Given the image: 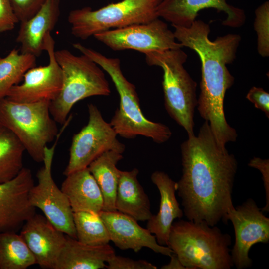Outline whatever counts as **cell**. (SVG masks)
I'll return each mask as SVG.
<instances>
[{"label":"cell","mask_w":269,"mask_h":269,"mask_svg":"<svg viewBox=\"0 0 269 269\" xmlns=\"http://www.w3.org/2000/svg\"><path fill=\"white\" fill-rule=\"evenodd\" d=\"M62 73V87L50 102V112L58 123L64 124L73 106L80 100L94 96H108V81L99 65L88 56H76L67 49L55 51Z\"/></svg>","instance_id":"obj_5"},{"label":"cell","mask_w":269,"mask_h":269,"mask_svg":"<svg viewBox=\"0 0 269 269\" xmlns=\"http://www.w3.org/2000/svg\"><path fill=\"white\" fill-rule=\"evenodd\" d=\"M248 166L258 169L262 175L266 194V204L261 209L263 212L269 211V160L254 157L251 159Z\"/></svg>","instance_id":"obj_32"},{"label":"cell","mask_w":269,"mask_h":269,"mask_svg":"<svg viewBox=\"0 0 269 269\" xmlns=\"http://www.w3.org/2000/svg\"><path fill=\"white\" fill-rule=\"evenodd\" d=\"M99 215L107 228L110 241L119 249L138 252L147 247L169 257L174 253L169 247L159 244L155 236L132 217L117 211H102Z\"/></svg>","instance_id":"obj_17"},{"label":"cell","mask_w":269,"mask_h":269,"mask_svg":"<svg viewBox=\"0 0 269 269\" xmlns=\"http://www.w3.org/2000/svg\"><path fill=\"white\" fill-rule=\"evenodd\" d=\"M36 57L13 49L4 57L0 56V99L6 97L9 90L23 80L24 74L36 66Z\"/></svg>","instance_id":"obj_26"},{"label":"cell","mask_w":269,"mask_h":269,"mask_svg":"<svg viewBox=\"0 0 269 269\" xmlns=\"http://www.w3.org/2000/svg\"><path fill=\"white\" fill-rule=\"evenodd\" d=\"M162 0H122L93 10L85 7L71 11L68 21L71 34L86 40L96 34L130 25L146 23L158 18Z\"/></svg>","instance_id":"obj_8"},{"label":"cell","mask_w":269,"mask_h":269,"mask_svg":"<svg viewBox=\"0 0 269 269\" xmlns=\"http://www.w3.org/2000/svg\"><path fill=\"white\" fill-rule=\"evenodd\" d=\"M36 264L33 255L20 234L0 233V269H26Z\"/></svg>","instance_id":"obj_25"},{"label":"cell","mask_w":269,"mask_h":269,"mask_svg":"<svg viewBox=\"0 0 269 269\" xmlns=\"http://www.w3.org/2000/svg\"><path fill=\"white\" fill-rule=\"evenodd\" d=\"M209 8L226 14V18L222 22L225 26L238 28L245 22L244 11L228 4L227 0H162L157 13L158 17L172 25L188 28L196 20L199 11Z\"/></svg>","instance_id":"obj_15"},{"label":"cell","mask_w":269,"mask_h":269,"mask_svg":"<svg viewBox=\"0 0 269 269\" xmlns=\"http://www.w3.org/2000/svg\"><path fill=\"white\" fill-rule=\"evenodd\" d=\"M18 22L9 0H0V35L12 30Z\"/></svg>","instance_id":"obj_31"},{"label":"cell","mask_w":269,"mask_h":269,"mask_svg":"<svg viewBox=\"0 0 269 269\" xmlns=\"http://www.w3.org/2000/svg\"><path fill=\"white\" fill-rule=\"evenodd\" d=\"M123 158L122 153L110 150L100 155L88 167L101 190L103 211H116L115 199L120 171L116 166Z\"/></svg>","instance_id":"obj_23"},{"label":"cell","mask_w":269,"mask_h":269,"mask_svg":"<svg viewBox=\"0 0 269 269\" xmlns=\"http://www.w3.org/2000/svg\"><path fill=\"white\" fill-rule=\"evenodd\" d=\"M25 151L16 135L0 124V183L12 179L23 169Z\"/></svg>","instance_id":"obj_24"},{"label":"cell","mask_w":269,"mask_h":269,"mask_svg":"<svg viewBox=\"0 0 269 269\" xmlns=\"http://www.w3.org/2000/svg\"><path fill=\"white\" fill-rule=\"evenodd\" d=\"M44 50L48 55V64L28 70L24 75L23 82L13 86L6 98L23 103L51 102L56 98L62 87V73L55 58V41L51 33L45 38Z\"/></svg>","instance_id":"obj_13"},{"label":"cell","mask_w":269,"mask_h":269,"mask_svg":"<svg viewBox=\"0 0 269 269\" xmlns=\"http://www.w3.org/2000/svg\"><path fill=\"white\" fill-rule=\"evenodd\" d=\"M230 236L204 222L173 223L167 246L187 269H230Z\"/></svg>","instance_id":"obj_4"},{"label":"cell","mask_w":269,"mask_h":269,"mask_svg":"<svg viewBox=\"0 0 269 269\" xmlns=\"http://www.w3.org/2000/svg\"><path fill=\"white\" fill-rule=\"evenodd\" d=\"M50 101L23 103L0 99V124L18 138L37 163L43 162L45 149L57 136V122L50 112Z\"/></svg>","instance_id":"obj_7"},{"label":"cell","mask_w":269,"mask_h":269,"mask_svg":"<svg viewBox=\"0 0 269 269\" xmlns=\"http://www.w3.org/2000/svg\"><path fill=\"white\" fill-rule=\"evenodd\" d=\"M88 111L87 124L72 137L68 162L63 171L65 176L88 167L106 151L113 150L123 154L125 151V145L118 140L117 133L104 119L97 107L88 104Z\"/></svg>","instance_id":"obj_9"},{"label":"cell","mask_w":269,"mask_h":269,"mask_svg":"<svg viewBox=\"0 0 269 269\" xmlns=\"http://www.w3.org/2000/svg\"><path fill=\"white\" fill-rule=\"evenodd\" d=\"M171 259L168 264L161 267V269H187L180 261L177 256L173 253L170 257Z\"/></svg>","instance_id":"obj_34"},{"label":"cell","mask_w":269,"mask_h":269,"mask_svg":"<svg viewBox=\"0 0 269 269\" xmlns=\"http://www.w3.org/2000/svg\"><path fill=\"white\" fill-rule=\"evenodd\" d=\"M108 269H156V266L143 260H135L116 254L110 257L107 262Z\"/></svg>","instance_id":"obj_30"},{"label":"cell","mask_w":269,"mask_h":269,"mask_svg":"<svg viewBox=\"0 0 269 269\" xmlns=\"http://www.w3.org/2000/svg\"><path fill=\"white\" fill-rule=\"evenodd\" d=\"M20 235L41 268L54 269L66 234L44 215L35 213L21 228Z\"/></svg>","instance_id":"obj_16"},{"label":"cell","mask_w":269,"mask_h":269,"mask_svg":"<svg viewBox=\"0 0 269 269\" xmlns=\"http://www.w3.org/2000/svg\"><path fill=\"white\" fill-rule=\"evenodd\" d=\"M139 170L120 171L115 199L116 211L136 221H147L152 215L150 202L137 179Z\"/></svg>","instance_id":"obj_22"},{"label":"cell","mask_w":269,"mask_h":269,"mask_svg":"<svg viewBox=\"0 0 269 269\" xmlns=\"http://www.w3.org/2000/svg\"><path fill=\"white\" fill-rule=\"evenodd\" d=\"M60 13V0H46L34 16L20 22L16 39L20 52L39 56L44 50L45 38L55 27Z\"/></svg>","instance_id":"obj_19"},{"label":"cell","mask_w":269,"mask_h":269,"mask_svg":"<svg viewBox=\"0 0 269 269\" xmlns=\"http://www.w3.org/2000/svg\"><path fill=\"white\" fill-rule=\"evenodd\" d=\"M144 54L148 65L159 66L163 70L162 84L168 114L185 129L188 136L194 135V114L198 100L197 83L183 66L187 55L181 48Z\"/></svg>","instance_id":"obj_6"},{"label":"cell","mask_w":269,"mask_h":269,"mask_svg":"<svg viewBox=\"0 0 269 269\" xmlns=\"http://www.w3.org/2000/svg\"><path fill=\"white\" fill-rule=\"evenodd\" d=\"M73 47L97 63L113 81L120 104L109 123L117 135L126 139L144 136L159 144L170 139L172 132L168 126L150 121L143 115L135 87L123 75L119 58L107 57L79 43H74Z\"/></svg>","instance_id":"obj_3"},{"label":"cell","mask_w":269,"mask_h":269,"mask_svg":"<svg viewBox=\"0 0 269 269\" xmlns=\"http://www.w3.org/2000/svg\"><path fill=\"white\" fill-rule=\"evenodd\" d=\"M227 220H230L235 233V243L231 255L238 269L249 268L252 261L249 256L252 246L269 241V218L266 217L252 199L230 209Z\"/></svg>","instance_id":"obj_12"},{"label":"cell","mask_w":269,"mask_h":269,"mask_svg":"<svg viewBox=\"0 0 269 269\" xmlns=\"http://www.w3.org/2000/svg\"><path fill=\"white\" fill-rule=\"evenodd\" d=\"M46 0H9L19 22L26 21L34 16Z\"/></svg>","instance_id":"obj_29"},{"label":"cell","mask_w":269,"mask_h":269,"mask_svg":"<svg viewBox=\"0 0 269 269\" xmlns=\"http://www.w3.org/2000/svg\"><path fill=\"white\" fill-rule=\"evenodd\" d=\"M76 239L85 244L101 246L109 243L107 228L99 214L87 212H73Z\"/></svg>","instance_id":"obj_27"},{"label":"cell","mask_w":269,"mask_h":269,"mask_svg":"<svg viewBox=\"0 0 269 269\" xmlns=\"http://www.w3.org/2000/svg\"><path fill=\"white\" fill-rule=\"evenodd\" d=\"M246 98L254 104L255 107L261 110L269 118V94L263 88L252 87L246 95Z\"/></svg>","instance_id":"obj_33"},{"label":"cell","mask_w":269,"mask_h":269,"mask_svg":"<svg viewBox=\"0 0 269 269\" xmlns=\"http://www.w3.org/2000/svg\"><path fill=\"white\" fill-rule=\"evenodd\" d=\"M60 188L73 212L87 211L99 214L103 211L101 190L88 167L66 176Z\"/></svg>","instance_id":"obj_20"},{"label":"cell","mask_w":269,"mask_h":269,"mask_svg":"<svg viewBox=\"0 0 269 269\" xmlns=\"http://www.w3.org/2000/svg\"><path fill=\"white\" fill-rule=\"evenodd\" d=\"M151 179L159 190L160 202L157 214H152L147 220L146 227L151 233L155 235L159 244L167 246L174 220L181 218L184 215L175 195L177 182L167 174L160 171L154 172Z\"/></svg>","instance_id":"obj_18"},{"label":"cell","mask_w":269,"mask_h":269,"mask_svg":"<svg viewBox=\"0 0 269 269\" xmlns=\"http://www.w3.org/2000/svg\"><path fill=\"white\" fill-rule=\"evenodd\" d=\"M188 137L181 145L182 174L177 182L184 214L188 220L211 226L221 220L227 223L228 212L234 207L237 160L218 143L207 121L197 135Z\"/></svg>","instance_id":"obj_1"},{"label":"cell","mask_w":269,"mask_h":269,"mask_svg":"<svg viewBox=\"0 0 269 269\" xmlns=\"http://www.w3.org/2000/svg\"><path fill=\"white\" fill-rule=\"evenodd\" d=\"M172 26L176 40L183 47L194 51L201 60V91L197 100L200 116L208 122L219 143L225 145L235 142L237 134L226 120L224 100L226 91L234 82L226 65L236 58L241 36L228 34L211 41L209 25L200 20H195L188 28Z\"/></svg>","instance_id":"obj_2"},{"label":"cell","mask_w":269,"mask_h":269,"mask_svg":"<svg viewBox=\"0 0 269 269\" xmlns=\"http://www.w3.org/2000/svg\"><path fill=\"white\" fill-rule=\"evenodd\" d=\"M254 29L257 34V50L263 57L269 55V2L266 1L255 11Z\"/></svg>","instance_id":"obj_28"},{"label":"cell","mask_w":269,"mask_h":269,"mask_svg":"<svg viewBox=\"0 0 269 269\" xmlns=\"http://www.w3.org/2000/svg\"><path fill=\"white\" fill-rule=\"evenodd\" d=\"M93 36L114 51L131 49L145 54L183 47L167 24L159 18L146 23L111 29Z\"/></svg>","instance_id":"obj_11"},{"label":"cell","mask_w":269,"mask_h":269,"mask_svg":"<svg viewBox=\"0 0 269 269\" xmlns=\"http://www.w3.org/2000/svg\"><path fill=\"white\" fill-rule=\"evenodd\" d=\"M58 139L45 148L43 166L37 172V184L29 192L31 205L39 208L46 218L65 234L76 239L73 212L66 195L56 185L52 175V164Z\"/></svg>","instance_id":"obj_10"},{"label":"cell","mask_w":269,"mask_h":269,"mask_svg":"<svg viewBox=\"0 0 269 269\" xmlns=\"http://www.w3.org/2000/svg\"><path fill=\"white\" fill-rule=\"evenodd\" d=\"M114 254V249L109 244L89 245L66 235L54 269H104L108 259Z\"/></svg>","instance_id":"obj_21"},{"label":"cell","mask_w":269,"mask_h":269,"mask_svg":"<svg viewBox=\"0 0 269 269\" xmlns=\"http://www.w3.org/2000/svg\"><path fill=\"white\" fill-rule=\"evenodd\" d=\"M34 185L31 171L24 167L14 178L0 183V233L17 232L36 213L28 197Z\"/></svg>","instance_id":"obj_14"}]
</instances>
